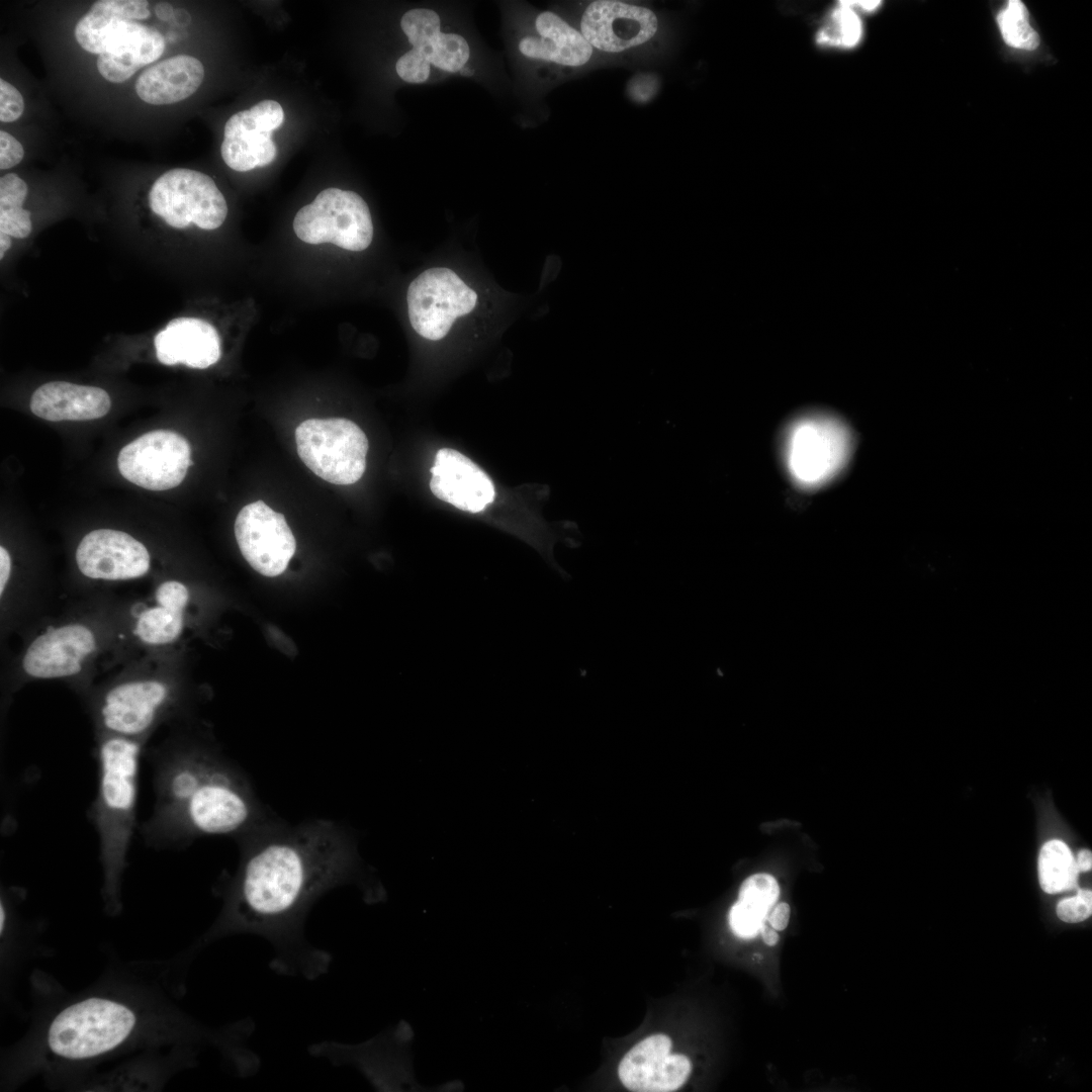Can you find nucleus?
Returning a JSON list of instances; mask_svg holds the SVG:
<instances>
[{
	"instance_id": "473e14b6",
	"label": "nucleus",
	"mask_w": 1092,
	"mask_h": 1092,
	"mask_svg": "<svg viewBox=\"0 0 1092 1092\" xmlns=\"http://www.w3.org/2000/svg\"><path fill=\"white\" fill-rule=\"evenodd\" d=\"M768 913L738 900L729 911L728 921L730 928L738 937L753 938L760 932Z\"/></svg>"
},
{
	"instance_id": "5701e85b",
	"label": "nucleus",
	"mask_w": 1092,
	"mask_h": 1092,
	"mask_svg": "<svg viewBox=\"0 0 1092 1092\" xmlns=\"http://www.w3.org/2000/svg\"><path fill=\"white\" fill-rule=\"evenodd\" d=\"M203 78L204 67L198 59L178 55L145 70L135 82V92L147 103L172 104L195 93Z\"/></svg>"
},
{
	"instance_id": "4be33fe9",
	"label": "nucleus",
	"mask_w": 1092,
	"mask_h": 1092,
	"mask_svg": "<svg viewBox=\"0 0 1092 1092\" xmlns=\"http://www.w3.org/2000/svg\"><path fill=\"white\" fill-rule=\"evenodd\" d=\"M109 394L96 386L52 381L31 395L32 414L47 421H89L104 417L110 410Z\"/></svg>"
},
{
	"instance_id": "6e6552de",
	"label": "nucleus",
	"mask_w": 1092,
	"mask_h": 1092,
	"mask_svg": "<svg viewBox=\"0 0 1092 1092\" xmlns=\"http://www.w3.org/2000/svg\"><path fill=\"white\" fill-rule=\"evenodd\" d=\"M408 317L422 337L438 341L444 338L458 316L476 305L477 294L451 269L431 268L421 273L406 293Z\"/></svg>"
},
{
	"instance_id": "aec40b11",
	"label": "nucleus",
	"mask_w": 1092,
	"mask_h": 1092,
	"mask_svg": "<svg viewBox=\"0 0 1092 1092\" xmlns=\"http://www.w3.org/2000/svg\"><path fill=\"white\" fill-rule=\"evenodd\" d=\"M158 360L165 365L185 364L204 369L221 355L220 338L209 323L195 317L172 320L155 338Z\"/></svg>"
},
{
	"instance_id": "1a4fd4ad",
	"label": "nucleus",
	"mask_w": 1092,
	"mask_h": 1092,
	"mask_svg": "<svg viewBox=\"0 0 1092 1092\" xmlns=\"http://www.w3.org/2000/svg\"><path fill=\"white\" fill-rule=\"evenodd\" d=\"M187 440L169 430L146 433L119 452L120 474L131 483L149 490H167L178 486L192 464Z\"/></svg>"
},
{
	"instance_id": "20e7f679",
	"label": "nucleus",
	"mask_w": 1092,
	"mask_h": 1092,
	"mask_svg": "<svg viewBox=\"0 0 1092 1092\" xmlns=\"http://www.w3.org/2000/svg\"><path fill=\"white\" fill-rule=\"evenodd\" d=\"M136 1024V1014L127 1005L91 997L75 1002L57 1014L48 1028L47 1044L62 1059L88 1060L123 1044Z\"/></svg>"
},
{
	"instance_id": "bb28decb",
	"label": "nucleus",
	"mask_w": 1092,
	"mask_h": 1092,
	"mask_svg": "<svg viewBox=\"0 0 1092 1092\" xmlns=\"http://www.w3.org/2000/svg\"><path fill=\"white\" fill-rule=\"evenodd\" d=\"M862 32V22L857 12L841 0L819 29L816 40L821 46L852 49L860 42Z\"/></svg>"
},
{
	"instance_id": "f8f14e48",
	"label": "nucleus",
	"mask_w": 1092,
	"mask_h": 1092,
	"mask_svg": "<svg viewBox=\"0 0 1092 1092\" xmlns=\"http://www.w3.org/2000/svg\"><path fill=\"white\" fill-rule=\"evenodd\" d=\"M794 427L788 441V460L794 476L804 484L831 477L848 454L849 435L825 416H809Z\"/></svg>"
},
{
	"instance_id": "a19ab883",
	"label": "nucleus",
	"mask_w": 1092,
	"mask_h": 1092,
	"mask_svg": "<svg viewBox=\"0 0 1092 1092\" xmlns=\"http://www.w3.org/2000/svg\"><path fill=\"white\" fill-rule=\"evenodd\" d=\"M11 572V558L8 551L0 547V594L3 595Z\"/></svg>"
},
{
	"instance_id": "a211bd4d",
	"label": "nucleus",
	"mask_w": 1092,
	"mask_h": 1092,
	"mask_svg": "<svg viewBox=\"0 0 1092 1092\" xmlns=\"http://www.w3.org/2000/svg\"><path fill=\"white\" fill-rule=\"evenodd\" d=\"M430 489L438 498L462 511L477 514L495 495L489 476L460 452L440 449L431 468Z\"/></svg>"
},
{
	"instance_id": "49530a36",
	"label": "nucleus",
	"mask_w": 1092,
	"mask_h": 1092,
	"mask_svg": "<svg viewBox=\"0 0 1092 1092\" xmlns=\"http://www.w3.org/2000/svg\"><path fill=\"white\" fill-rule=\"evenodd\" d=\"M11 247V237L5 233L0 232V259H3L5 253Z\"/></svg>"
},
{
	"instance_id": "b1692460",
	"label": "nucleus",
	"mask_w": 1092,
	"mask_h": 1092,
	"mask_svg": "<svg viewBox=\"0 0 1092 1092\" xmlns=\"http://www.w3.org/2000/svg\"><path fill=\"white\" fill-rule=\"evenodd\" d=\"M149 2L144 0H99L78 21L75 37L85 51L102 52L104 40L110 30L120 21H138L150 16Z\"/></svg>"
},
{
	"instance_id": "de8ad7c7",
	"label": "nucleus",
	"mask_w": 1092,
	"mask_h": 1092,
	"mask_svg": "<svg viewBox=\"0 0 1092 1092\" xmlns=\"http://www.w3.org/2000/svg\"><path fill=\"white\" fill-rule=\"evenodd\" d=\"M459 72H460V74L462 76H465V77H470V76H472L474 74L473 69L465 67V66Z\"/></svg>"
},
{
	"instance_id": "37998d69",
	"label": "nucleus",
	"mask_w": 1092,
	"mask_h": 1092,
	"mask_svg": "<svg viewBox=\"0 0 1092 1092\" xmlns=\"http://www.w3.org/2000/svg\"><path fill=\"white\" fill-rule=\"evenodd\" d=\"M1076 864H1077V868H1078L1079 872H1088V871H1090L1091 868H1092V853H1091V851L1088 850V849H1083V850L1079 851V853L1077 855V858H1076Z\"/></svg>"
},
{
	"instance_id": "412c9836",
	"label": "nucleus",
	"mask_w": 1092,
	"mask_h": 1092,
	"mask_svg": "<svg viewBox=\"0 0 1092 1092\" xmlns=\"http://www.w3.org/2000/svg\"><path fill=\"white\" fill-rule=\"evenodd\" d=\"M535 30L537 36H525L518 46L521 54L527 58L579 68L587 64L594 55L595 50L579 30L553 12L538 14Z\"/></svg>"
},
{
	"instance_id": "58836bf2",
	"label": "nucleus",
	"mask_w": 1092,
	"mask_h": 1092,
	"mask_svg": "<svg viewBox=\"0 0 1092 1092\" xmlns=\"http://www.w3.org/2000/svg\"><path fill=\"white\" fill-rule=\"evenodd\" d=\"M24 156L20 142L7 131H0V169L6 170L19 164Z\"/></svg>"
},
{
	"instance_id": "ddd939ff",
	"label": "nucleus",
	"mask_w": 1092,
	"mask_h": 1092,
	"mask_svg": "<svg viewBox=\"0 0 1092 1092\" xmlns=\"http://www.w3.org/2000/svg\"><path fill=\"white\" fill-rule=\"evenodd\" d=\"M283 119V108L275 100L260 101L232 115L225 122L220 147L224 163L238 172L270 164L277 155L272 133Z\"/></svg>"
},
{
	"instance_id": "6ab92c4d",
	"label": "nucleus",
	"mask_w": 1092,
	"mask_h": 1092,
	"mask_svg": "<svg viewBox=\"0 0 1092 1092\" xmlns=\"http://www.w3.org/2000/svg\"><path fill=\"white\" fill-rule=\"evenodd\" d=\"M164 49V37L156 28L123 20L106 36L97 68L107 81L122 83L142 67L157 61Z\"/></svg>"
},
{
	"instance_id": "2f4dec72",
	"label": "nucleus",
	"mask_w": 1092,
	"mask_h": 1092,
	"mask_svg": "<svg viewBox=\"0 0 1092 1092\" xmlns=\"http://www.w3.org/2000/svg\"><path fill=\"white\" fill-rule=\"evenodd\" d=\"M780 896L777 880L768 874H755L742 883L738 900L769 912Z\"/></svg>"
},
{
	"instance_id": "4c0bfd02",
	"label": "nucleus",
	"mask_w": 1092,
	"mask_h": 1092,
	"mask_svg": "<svg viewBox=\"0 0 1092 1092\" xmlns=\"http://www.w3.org/2000/svg\"><path fill=\"white\" fill-rule=\"evenodd\" d=\"M188 598L189 594L186 586L176 580L163 582L156 592V600L159 606L177 612L184 611Z\"/></svg>"
},
{
	"instance_id": "c756f323",
	"label": "nucleus",
	"mask_w": 1092,
	"mask_h": 1092,
	"mask_svg": "<svg viewBox=\"0 0 1092 1092\" xmlns=\"http://www.w3.org/2000/svg\"><path fill=\"white\" fill-rule=\"evenodd\" d=\"M430 64L447 72L460 71L469 59V46L456 33H443L422 52Z\"/></svg>"
},
{
	"instance_id": "f704fd0d",
	"label": "nucleus",
	"mask_w": 1092,
	"mask_h": 1092,
	"mask_svg": "<svg viewBox=\"0 0 1092 1092\" xmlns=\"http://www.w3.org/2000/svg\"><path fill=\"white\" fill-rule=\"evenodd\" d=\"M397 75L407 83H423L430 75V62L417 49L402 55L395 65Z\"/></svg>"
},
{
	"instance_id": "79ce46f5",
	"label": "nucleus",
	"mask_w": 1092,
	"mask_h": 1092,
	"mask_svg": "<svg viewBox=\"0 0 1092 1092\" xmlns=\"http://www.w3.org/2000/svg\"><path fill=\"white\" fill-rule=\"evenodd\" d=\"M844 2L855 11L860 9L864 12L876 11L882 4L880 0H844Z\"/></svg>"
},
{
	"instance_id": "9b49d317",
	"label": "nucleus",
	"mask_w": 1092,
	"mask_h": 1092,
	"mask_svg": "<svg viewBox=\"0 0 1092 1092\" xmlns=\"http://www.w3.org/2000/svg\"><path fill=\"white\" fill-rule=\"evenodd\" d=\"M658 30L651 9L617 0L590 2L582 12L579 32L594 50L619 54L647 43Z\"/></svg>"
},
{
	"instance_id": "c9c22d12",
	"label": "nucleus",
	"mask_w": 1092,
	"mask_h": 1092,
	"mask_svg": "<svg viewBox=\"0 0 1092 1092\" xmlns=\"http://www.w3.org/2000/svg\"><path fill=\"white\" fill-rule=\"evenodd\" d=\"M660 89V80L653 73H638L630 78L626 86L629 99L637 104L651 101Z\"/></svg>"
},
{
	"instance_id": "e433bc0d",
	"label": "nucleus",
	"mask_w": 1092,
	"mask_h": 1092,
	"mask_svg": "<svg viewBox=\"0 0 1092 1092\" xmlns=\"http://www.w3.org/2000/svg\"><path fill=\"white\" fill-rule=\"evenodd\" d=\"M24 109V101L20 92L4 79H0V120L12 122L17 120Z\"/></svg>"
},
{
	"instance_id": "ea45409f",
	"label": "nucleus",
	"mask_w": 1092,
	"mask_h": 1092,
	"mask_svg": "<svg viewBox=\"0 0 1092 1092\" xmlns=\"http://www.w3.org/2000/svg\"><path fill=\"white\" fill-rule=\"evenodd\" d=\"M791 916V908L788 903L782 902L770 909L766 921L777 931L787 928Z\"/></svg>"
},
{
	"instance_id": "9d476101",
	"label": "nucleus",
	"mask_w": 1092,
	"mask_h": 1092,
	"mask_svg": "<svg viewBox=\"0 0 1092 1092\" xmlns=\"http://www.w3.org/2000/svg\"><path fill=\"white\" fill-rule=\"evenodd\" d=\"M235 536L247 562L268 577L283 573L296 549L284 516L262 500L249 504L239 512Z\"/></svg>"
},
{
	"instance_id": "423d86ee",
	"label": "nucleus",
	"mask_w": 1092,
	"mask_h": 1092,
	"mask_svg": "<svg viewBox=\"0 0 1092 1092\" xmlns=\"http://www.w3.org/2000/svg\"><path fill=\"white\" fill-rule=\"evenodd\" d=\"M295 235L304 243H332L349 251H363L372 242L369 207L356 192L339 188L321 191L293 219Z\"/></svg>"
},
{
	"instance_id": "2eb2a0df",
	"label": "nucleus",
	"mask_w": 1092,
	"mask_h": 1092,
	"mask_svg": "<svg viewBox=\"0 0 1092 1092\" xmlns=\"http://www.w3.org/2000/svg\"><path fill=\"white\" fill-rule=\"evenodd\" d=\"M76 562L87 577L124 580L148 572L150 554L143 543L125 532L98 529L83 537L76 550Z\"/></svg>"
},
{
	"instance_id": "393cba45",
	"label": "nucleus",
	"mask_w": 1092,
	"mask_h": 1092,
	"mask_svg": "<svg viewBox=\"0 0 1092 1092\" xmlns=\"http://www.w3.org/2000/svg\"><path fill=\"white\" fill-rule=\"evenodd\" d=\"M1079 870L1069 846L1058 839L1044 843L1038 855V881L1048 894L1076 888Z\"/></svg>"
},
{
	"instance_id": "cd10ccee",
	"label": "nucleus",
	"mask_w": 1092,
	"mask_h": 1092,
	"mask_svg": "<svg viewBox=\"0 0 1092 1092\" xmlns=\"http://www.w3.org/2000/svg\"><path fill=\"white\" fill-rule=\"evenodd\" d=\"M183 629V612L164 607L144 611L135 624L134 633L144 642L167 644L178 638Z\"/></svg>"
},
{
	"instance_id": "dca6fc26",
	"label": "nucleus",
	"mask_w": 1092,
	"mask_h": 1092,
	"mask_svg": "<svg viewBox=\"0 0 1092 1092\" xmlns=\"http://www.w3.org/2000/svg\"><path fill=\"white\" fill-rule=\"evenodd\" d=\"M671 1040L662 1033L635 1044L622 1059L618 1074L623 1085L636 1092H670L684 1085L692 1065L682 1055L670 1054Z\"/></svg>"
},
{
	"instance_id": "0eeeda50",
	"label": "nucleus",
	"mask_w": 1092,
	"mask_h": 1092,
	"mask_svg": "<svg viewBox=\"0 0 1092 1092\" xmlns=\"http://www.w3.org/2000/svg\"><path fill=\"white\" fill-rule=\"evenodd\" d=\"M152 211L166 223L184 229L190 223L202 230L219 228L228 215V204L206 174L175 168L161 175L149 192Z\"/></svg>"
},
{
	"instance_id": "c03bdc74",
	"label": "nucleus",
	"mask_w": 1092,
	"mask_h": 1092,
	"mask_svg": "<svg viewBox=\"0 0 1092 1092\" xmlns=\"http://www.w3.org/2000/svg\"><path fill=\"white\" fill-rule=\"evenodd\" d=\"M759 933L761 934L763 941L767 945H776L779 941V934L777 930L770 925H767L766 923L762 925Z\"/></svg>"
},
{
	"instance_id": "4468645a",
	"label": "nucleus",
	"mask_w": 1092,
	"mask_h": 1092,
	"mask_svg": "<svg viewBox=\"0 0 1092 1092\" xmlns=\"http://www.w3.org/2000/svg\"><path fill=\"white\" fill-rule=\"evenodd\" d=\"M169 697V687L159 680L118 684L100 702V724L110 735L136 740L158 721Z\"/></svg>"
},
{
	"instance_id": "f3484780",
	"label": "nucleus",
	"mask_w": 1092,
	"mask_h": 1092,
	"mask_svg": "<svg viewBox=\"0 0 1092 1092\" xmlns=\"http://www.w3.org/2000/svg\"><path fill=\"white\" fill-rule=\"evenodd\" d=\"M92 631L81 624L52 628L36 637L22 659V668L34 678H61L77 674L94 650Z\"/></svg>"
},
{
	"instance_id": "7ed1b4c3",
	"label": "nucleus",
	"mask_w": 1092,
	"mask_h": 1092,
	"mask_svg": "<svg viewBox=\"0 0 1092 1092\" xmlns=\"http://www.w3.org/2000/svg\"><path fill=\"white\" fill-rule=\"evenodd\" d=\"M142 749L138 740L108 734L96 750L97 792L89 812L99 836L103 891L109 910L120 907V879L136 820Z\"/></svg>"
},
{
	"instance_id": "a18cd8bd",
	"label": "nucleus",
	"mask_w": 1092,
	"mask_h": 1092,
	"mask_svg": "<svg viewBox=\"0 0 1092 1092\" xmlns=\"http://www.w3.org/2000/svg\"><path fill=\"white\" fill-rule=\"evenodd\" d=\"M155 12H156V15L161 20H164V21H166V20H168V19H170L171 17L174 16L173 7L169 3H159V4H157L156 7H155Z\"/></svg>"
},
{
	"instance_id": "f257e3e1",
	"label": "nucleus",
	"mask_w": 1092,
	"mask_h": 1092,
	"mask_svg": "<svg viewBox=\"0 0 1092 1092\" xmlns=\"http://www.w3.org/2000/svg\"><path fill=\"white\" fill-rule=\"evenodd\" d=\"M240 843V866L215 934L261 935L273 945V965L280 972L321 975L329 965L328 954L304 939V919L325 893L360 879L354 836L331 820L297 825L274 820Z\"/></svg>"
},
{
	"instance_id": "39448f33",
	"label": "nucleus",
	"mask_w": 1092,
	"mask_h": 1092,
	"mask_svg": "<svg viewBox=\"0 0 1092 1092\" xmlns=\"http://www.w3.org/2000/svg\"><path fill=\"white\" fill-rule=\"evenodd\" d=\"M295 441L302 462L328 482L353 484L365 471L368 440L350 420H306L296 428Z\"/></svg>"
},
{
	"instance_id": "a878e982",
	"label": "nucleus",
	"mask_w": 1092,
	"mask_h": 1092,
	"mask_svg": "<svg viewBox=\"0 0 1092 1092\" xmlns=\"http://www.w3.org/2000/svg\"><path fill=\"white\" fill-rule=\"evenodd\" d=\"M27 192L26 183L16 174L0 178V232L16 239L30 234V212L22 208Z\"/></svg>"
},
{
	"instance_id": "72a5a7b5",
	"label": "nucleus",
	"mask_w": 1092,
	"mask_h": 1092,
	"mask_svg": "<svg viewBox=\"0 0 1092 1092\" xmlns=\"http://www.w3.org/2000/svg\"><path fill=\"white\" fill-rule=\"evenodd\" d=\"M1092 914V892L1080 889L1076 896L1061 900L1057 905L1058 917L1068 923L1086 920Z\"/></svg>"
},
{
	"instance_id": "f03ea898",
	"label": "nucleus",
	"mask_w": 1092,
	"mask_h": 1092,
	"mask_svg": "<svg viewBox=\"0 0 1092 1092\" xmlns=\"http://www.w3.org/2000/svg\"><path fill=\"white\" fill-rule=\"evenodd\" d=\"M151 762L156 801L142 828L151 846L182 847L207 836L241 841L274 821L243 771L216 752L170 749Z\"/></svg>"
},
{
	"instance_id": "7c9ffc66",
	"label": "nucleus",
	"mask_w": 1092,
	"mask_h": 1092,
	"mask_svg": "<svg viewBox=\"0 0 1092 1092\" xmlns=\"http://www.w3.org/2000/svg\"><path fill=\"white\" fill-rule=\"evenodd\" d=\"M439 15L426 8L412 9L403 14L400 20L402 31L407 36L413 49L424 52L439 36Z\"/></svg>"
},
{
	"instance_id": "c85d7f7f",
	"label": "nucleus",
	"mask_w": 1092,
	"mask_h": 1092,
	"mask_svg": "<svg viewBox=\"0 0 1092 1092\" xmlns=\"http://www.w3.org/2000/svg\"><path fill=\"white\" fill-rule=\"evenodd\" d=\"M1004 41L1015 49L1031 51L1039 42L1038 34L1029 23L1025 5L1018 0L1008 1L997 16Z\"/></svg>"
}]
</instances>
